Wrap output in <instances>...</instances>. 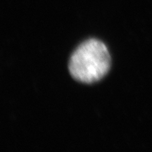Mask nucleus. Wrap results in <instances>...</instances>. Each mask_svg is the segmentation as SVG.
<instances>
[{
  "label": "nucleus",
  "instance_id": "f257e3e1",
  "mask_svg": "<svg viewBox=\"0 0 152 152\" xmlns=\"http://www.w3.org/2000/svg\"><path fill=\"white\" fill-rule=\"evenodd\" d=\"M111 68V56L107 47L98 39L82 43L72 54L69 71L76 80L91 84L102 79Z\"/></svg>",
  "mask_w": 152,
  "mask_h": 152
}]
</instances>
